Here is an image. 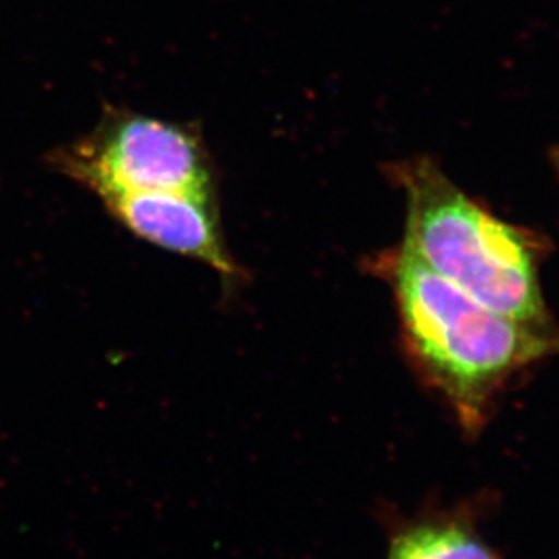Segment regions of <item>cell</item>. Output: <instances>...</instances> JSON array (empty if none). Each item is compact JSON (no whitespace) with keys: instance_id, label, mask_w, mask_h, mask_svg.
Returning a JSON list of instances; mask_svg holds the SVG:
<instances>
[{"instance_id":"cell-1","label":"cell","mask_w":559,"mask_h":559,"mask_svg":"<svg viewBox=\"0 0 559 559\" xmlns=\"http://www.w3.org/2000/svg\"><path fill=\"white\" fill-rule=\"evenodd\" d=\"M393 290L402 345L419 382L478 438L496 402L527 367L559 355V329L522 322L474 300L404 242L374 262Z\"/></svg>"},{"instance_id":"cell-2","label":"cell","mask_w":559,"mask_h":559,"mask_svg":"<svg viewBox=\"0 0 559 559\" xmlns=\"http://www.w3.org/2000/svg\"><path fill=\"white\" fill-rule=\"evenodd\" d=\"M389 177L407 204L402 242L430 270L501 314L552 325L539 285L538 235L492 215L427 156L396 162Z\"/></svg>"},{"instance_id":"cell-3","label":"cell","mask_w":559,"mask_h":559,"mask_svg":"<svg viewBox=\"0 0 559 559\" xmlns=\"http://www.w3.org/2000/svg\"><path fill=\"white\" fill-rule=\"evenodd\" d=\"M55 164L100 200L151 191L216 194L210 155L191 126L124 109L109 108Z\"/></svg>"},{"instance_id":"cell-4","label":"cell","mask_w":559,"mask_h":559,"mask_svg":"<svg viewBox=\"0 0 559 559\" xmlns=\"http://www.w3.org/2000/svg\"><path fill=\"white\" fill-rule=\"evenodd\" d=\"M100 202L115 221L145 242L199 260L229 282L242 276L224 242L216 194L151 191L114 194Z\"/></svg>"},{"instance_id":"cell-5","label":"cell","mask_w":559,"mask_h":559,"mask_svg":"<svg viewBox=\"0 0 559 559\" xmlns=\"http://www.w3.org/2000/svg\"><path fill=\"white\" fill-rule=\"evenodd\" d=\"M481 512L476 501L409 518L388 512L385 559H503L481 534Z\"/></svg>"},{"instance_id":"cell-6","label":"cell","mask_w":559,"mask_h":559,"mask_svg":"<svg viewBox=\"0 0 559 559\" xmlns=\"http://www.w3.org/2000/svg\"><path fill=\"white\" fill-rule=\"evenodd\" d=\"M555 166H556V171H558V175H559V150L555 151Z\"/></svg>"}]
</instances>
